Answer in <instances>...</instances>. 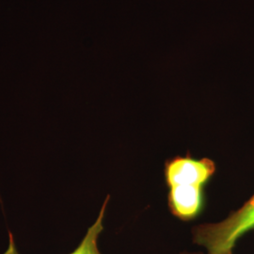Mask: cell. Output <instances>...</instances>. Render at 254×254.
I'll list each match as a JSON object with an SVG mask.
<instances>
[{"label":"cell","instance_id":"2","mask_svg":"<svg viewBox=\"0 0 254 254\" xmlns=\"http://www.w3.org/2000/svg\"><path fill=\"white\" fill-rule=\"evenodd\" d=\"M254 230V194L243 206L218 223L196 226L193 242L206 249L208 254L233 253L237 241Z\"/></svg>","mask_w":254,"mask_h":254},{"label":"cell","instance_id":"5","mask_svg":"<svg viewBox=\"0 0 254 254\" xmlns=\"http://www.w3.org/2000/svg\"><path fill=\"white\" fill-rule=\"evenodd\" d=\"M200 254V253H198V254H190V253H184V254ZM234 254L233 253H229V254Z\"/></svg>","mask_w":254,"mask_h":254},{"label":"cell","instance_id":"1","mask_svg":"<svg viewBox=\"0 0 254 254\" xmlns=\"http://www.w3.org/2000/svg\"><path fill=\"white\" fill-rule=\"evenodd\" d=\"M215 173L216 164L209 158L195 159L188 154L166 161L168 203L174 217L188 221L200 215L205 204L204 187Z\"/></svg>","mask_w":254,"mask_h":254},{"label":"cell","instance_id":"3","mask_svg":"<svg viewBox=\"0 0 254 254\" xmlns=\"http://www.w3.org/2000/svg\"><path fill=\"white\" fill-rule=\"evenodd\" d=\"M109 200V196H108L102 205L98 218L91 227L88 229L79 246L70 254H102L98 248V238L104 230L103 220Z\"/></svg>","mask_w":254,"mask_h":254},{"label":"cell","instance_id":"4","mask_svg":"<svg viewBox=\"0 0 254 254\" xmlns=\"http://www.w3.org/2000/svg\"><path fill=\"white\" fill-rule=\"evenodd\" d=\"M9 247H8L7 251L3 254H19L18 251L16 249L15 242H14V237L10 232L9 233Z\"/></svg>","mask_w":254,"mask_h":254}]
</instances>
